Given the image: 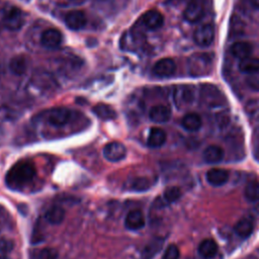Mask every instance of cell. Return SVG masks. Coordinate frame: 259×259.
I'll list each match as a JSON object with an SVG mask.
<instances>
[{
    "mask_svg": "<svg viewBox=\"0 0 259 259\" xmlns=\"http://www.w3.org/2000/svg\"><path fill=\"white\" fill-rule=\"evenodd\" d=\"M35 169L29 162H19L8 171L6 183L11 188L17 189L28 183L34 176Z\"/></svg>",
    "mask_w": 259,
    "mask_h": 259,
    "instance_id": "cell-1",
    "label": "cell"
},
{
    "mask_svg": "<svg viewBox=\"0 0 259 259\" xmlns=\"http://www.w3.org/2000/svg\"><path fill=\"white\" fill-rule=\"evenodd\" d=\"M213 64V55L209 53H195L188 58L187 70L191 76L207 75Z\"/></svg>",
    "mask_w": 259,
    "mask_h": 259,
    "instance_id": "cell-2",
    "label": "cell"
},
{
    "mask_svg": "<svg viewBox=\"0 0 259 259\" xmlns=\"http://www.w3.org/2000/svg\"><path fill=\"white\" fill-rule=\"evenodd\" d=\"M201 99L208 107H219L226 104V98L224 94L213 85L204 84L200 90Z\"/></svg>",
    "mask_w": 259,
    "mask_h": 259,
    "instance_id": "cell-3",
    "label": "cell"
},
{
    "mask_svg": "<svg viewBox=\"0 0 259 259\" xmlns=\"http://www.w3.org/2000/svg\"><path fill=\"white\" fill-rule=\"evenodd\" d=\"M173 100L177 108L189 106L194 100V90L191 86L180 85L173 91Z\"/></svg>",
    "mask_w": 259,
    "mask_h": 259,
    "instance_id": "cell-4",
    "label": "cell"
},
{
    "mask_svg": "<svg viewBox=\"0 0 259 259\" xmlns=\"http://www.w3.org/2000/svg\"><path fill=\"white\" fill-rule=\"evenodd\" d=\"M213 38H214V28L210 23H204L199 25L193 33V39L195 44L202 48L208 47L209 45H211Z\"/></svg>",
    "mask_w": 259,
    "mask_h": 259,
    "instance_id": "cell-5",
    "label": "cell"
},
{
    "mask_svg": "<svg viewBox=\"0 0 259 259\" xmlns=\"http://www.w3.org/2000/svg\"><path fill=\"white\" fill-rule=\"evenodd\" d=\"M103 156L109 162H118L124 159L126 155V148L119 142H111L104 146Z\"/></svg>",
    "mask_w": 259,
    "mask_h": 259,
    "instance_id": "cell-6",
    "label": "cell"
},
{
    "mask_svg": "<svg viewBox=\"0 0 259 259\" xmlns=\"http://www.w3.org/2000/svg\"><path fill=\"white\" fill-rule=\"evenodd\" d=\"M203 15L204 7L200 0H190L183 12L184 18L190 23L199 21L203 17Z\"/></svg>",
    "mask_w": 259,
    "mask_h": 259,
    "instance_id": "cell-7",
    "label": "cell"
},
{
    "mask_svg": "<svg viewBox=\"0 0 259 259\" xmlns=\"http://www.w3.org/2000/svg\"><path fill=\"white\" fill-rule=\"evenodd\" d=\"M71 117V111L65 107L53 108L47 113V120L50 124L61 126L66 124Z\"/></svg>",
    "mask_w": 259,
    "mask_h": 259,
    "instance_id": "cell-8",
    "label": "cell"
},
{
    "mask_svg": "<svg viewBox=\"0 0 259 259\" xmlns=\"http://www.w3.org/2000/svg\"><path fill=\"white\" fill-rule=\"evenodd\" d=\"M4 26L9 30H17L24 23V15L18 8H11L3 19Z\"/></svg>",
    "mask_w": 259,
    "mask_h": 259,
    "instance_id": "cell-9",
    "label": "cell"
},
{
    "mask_svg": "<svg viewBox=\"0 0 259 259\" xmlns=\"http://www.w3.org/2000/svg\"><path fill=\"white\" fill-rule=\"evenodd\" d=\"M176 64L170 58H164L155 63L153 67V73L160 78H167L175 73Z\"/></svg>",
    "mask_w": 259,
    "mask_h": 259,
    "instance_id": "cell-10",
    "label": "cell"
},
{
    "mask_svg": "<svg viewBox=\"0 0 259 259\" xmlns=\"http://www.w3.org/2000/svg\"><path fill=\"white\" fill-rule=\"evenodd\" d=\"M149 117L156 123L167 122L171 118V109L164 104H157L151 107Z\"/></svg>",
    "mask_w": 259,
    "mask_h": 259,
    "instance_id": "cell-11",
    "label": "cell"
},
{
    "mask_svg": "<svg viewBox=\"0 0 259 259\" xmlns=\"http://www.w3.org/2000/svg\"><path fill=\"white\" fill-rule=\"evenodd\" d=\"M40 42L47 49H55L62 42V33L56 28H49L42 32Z\"/></svg>",
    "mask_w": 259,
    "mask_h": 259,
    "instance_id": "cell-12",
    "label": "cell"
},
{
    "mask_svg": "<svg viewBox=\"0 0 259 259\" xmlns=\"http://www.w3.org/2000/svg\"><path fill=\"white\" fill-rule=\"evenodd\" d=\"M65 23L69 28L73 30H78L85 26L86 16L80 10H72L66 14Z\"/></svg>",
    "mask_w": 259,
    "mask_h": 259,
    "instance_id": "cell-13",
    "label": "cell"
},
{
    "mask_svg": "<svg viewBox=\"0 0 259 259\" xmlns=\"http://www.w3.org/2000/svg\"><path fill=\"white\" fill-rule=\"evenodd\" d=\"M124 226L126 229L137 231L145 226V218L140 209H133L127 212L124 219Z\"/></svg>",
    "mask_w": 259,
    "mask_h": 259,
    "instance_id": "cell-14",
    "label": "cell"
},
{
    "mask_svg": "<svg viewBox=\"0 0 259 259\" xmlns=\"http://www.w3.org/2000/svg\"><path fill=\"white\" fill-rule=\"evenodd\" d=\"M206 180L212 186H222L229 179V172L222 168H211L206 172Z\"/></svg>",
    "mask_w": 259,
    "mask_h": 259,
    "instance_id": "cell-15",
    "label": "cell"
},
{
    "mask_svg": "<svg viewBox=\"0 0 259 259\" xmlns=\"http://www.w3.org/2000/svg\"><path fill=\"white\" fill-rule=\"evenodd\" d=\"M164 239L160 237L153 238L142 250L141 259H154L155 256L162 250Z\"/></svg>",
    "mask_w": 259,
    "mask_h": 259,
    "instance_id": "cell-16",
    "label": "cell"
},
{
    "mask_svg": "<svg viewBox=\"0 0 259 259\" xmlns=\"http://www.w3.org/2000/svg\"><path fill=\"white\" fill-rule=\"evenodd\" d=\"M143 22L149 29H158L163 25L164 17L160 11L151 9L143 15Z\"/></svg>",
    "mask_w": 259,
    "mask_h": 259,
    "instance_id": "cell-17",
    "label": "cell"
},
{
    "mask_svg": "<svg viewBox=\"0 0 259 259\" xmlns=\"http://www.w3.org/2000/svg\"><path fill=\"white\" fill-rule=\"evenodd\" d=\"M224 150L217 145L207 146L202 152V158L207 164H218L224 159Z\"/></svg>",
    "mask_w": 259,
    "mask_h": 259,
    "instance_id": "cell-18",
    "label": "cell"
},
{
    "mask_svg": "<svg viewBox=\"0 0 259 259\" xmlns=\"http://www.w3.org/2000/svg\"><path fill=\"white\" fill-rule=\"evenodd\" d=\"M254 229V222L250 217H244L240 219L235 225V233L242 239L248 238Z\"/></svg>",
    "mask_w": 259,
    "mask_h": 259,
    "instance_id": "cell-19",
    "label": "cell"
},
{
    "mask_svg": "<svg viewBox=\"0 0 259 259\" xmlns=\"http://www.w3.org/2000/svg\"><path fill=\"white\" fill-rule=\"evenodd\" d=\"M166 139L167 136L165 131L160 127H152L149 132L147 143L151 148H160L165 144Z\"/></svg>",
    "mask_w": 259,
    "mask_h": 259,
    "instance_id": "cell-20",
    "label": "cell"
},
{
    "mask_svg": "<svg viewBox=\"0 0 259 259\" xmlns=\"http://www.w3.org/2000/svg\"><path fill=\"white\" fill-rule=\"evenodd\" d=\"M181 124L188 132H196L197 130L200 128L202 121L201 117L197 113L189 112L183 116Z\"/></svg>",
    "mask_w": 259,
    "mask_h": 259,
    "instance_id": "cell-21",
    "label": "cell"
},
{
    "mask_svg": "<svg viewBox=\"0 0 259 259\" xmlns=\"http://www.w3.org/2000/svg\"><path fill=\"white\" fill-rule=\"evenodd\" d=\"M230 51L234 57L242 60L251 55L252 46L247 41H237L232 45Z\"/></svg>",
    "mask_w": 259,
    "mask_h": 259,
    "instance_id": "cell-22",
    "label": "cell"
},
{
    "mask_svg": "<svg viewBox=\"0 0 259 259\" xmlns=\"http://www.w3.org/2000/svg\"><path fill=\"white\" fill-rule=\"evenodd\" d=\"M66 212L65 209L62 206L59 205H54L52 207H50L47 212H46V220L53 225H59L61 224L64 219H65Z\"/></svg>",
    "mask_w": 259,
    "mask_h": 259,
    "instance_id": "cell-23",
    "label": "cell"
},
{
    "mask_svg": "<svg viewBox=\"0 0 259 259\" xmlns=\"http://www.w3.org/2000/svg\"><path fill=\"white\" fill-rule=\"evenodd\" d=\"M218 252V244L212 239H205L198 246V253L204 258H211Z\"/></svg>",
    "mask_w": 259,
    "mask_h": 259,
    "instance_id": "cell-24",
    "label": "cell"
},
{
    "mask_svg": "<svg viewBox=\"0 0 259 259\" xmlns=\"http://www.w3.org/2000/svg\"><path fill=\"white\" fill-rule=\"evenodd\" d=\"M239 70L242 73H246V74L258 72L259 71V59L249 56L245 59L240 60Z\"/></svg>",
    "mask_w": 259,
    "mask_h": 259,
    "instance_id": "cell-25",
    "label": "cell"
},
{
    "mask_svg": "<svg viewBox=\"0 0 259 259\" xmlns=\"http://www.w3.org/2000/svg\"><path fill=\"white\" fill-rule=\"evenodd\" d=\"M58 255V251L51 247L33 249L29 252L30 259H57Z\"/></svg>",
    "mask_w": 259,
    "mask_h": 259,
    "instance_id": "cell-26",
    "label": "cell"
},
{
    "mask_svg": "<svg viewBox=\"0 0 259 259\" xmlns=\"http://www.w3.org/2000/svg\"><path fill=\"white\" fill-rule=\"evenodd\" d=\"M93 112L101 119L104 120H109V119H114L116 117V112L114 111V109L107 105V104H103V103H99L97 105H95L93 107Z\"/></svg>",
    "mask_w": 259,
    "mask_h": 259,
    "instance_id": "cell-27",
    "label": "cell"
},
{
    "mask_svg": "<svg viewBox=\"0 0 259 259\" xmlns=\"http://www.w3.org/2000/svg\"><path fill=\"white\" fill-rule=\"evenodd\" d=\"M245 198L252 203L259 202V182L250 181L246 184L244 189Z\"/></svg>",
    "mask_w": 259,
    "mask_h": 259,
    "instance_id": "cell-28",
    "label": "cell"
},
{
    "mask_svg": "<svg viewBox=\"0 0 259 259\" xmlns=\"http://www.w3.org/2000/svg\"><path fill=\"white\" fill-rule=\"evenodd\" d=\"M27 68L26 60L22 56H16L10 60L9 69L15 75H22L25 73Z\"/></svg>",
    "mask_w": 259,
    "mask_h": 259,
    "instance_id": "cell-29",
    "label": "cell"
},
{
    "mask_svg": "<svg viewBox=\"0 0 259 259\" xmlns=\"http://www.w3.org/2000/svg\"><path fill=\"white\" fill-rule=\"evenodd\" d=\"M181 197V190L177 186H169L165 189L163 193V199L167 203H172L177 201Z\"/></svg>",
    "mask_w": 259,
    "mask_h": 259,
    "instance_id": "cell-30",
    "label": "cell"
},
{
    "mask_svg": "<svg viewBox=\"0 0 259 259\" xmlns=\"http://www.w3.org/2000/svg\"><path fill=\"white\" fill-rule=\"evenodd\" d=\"M151 186V182L148 178L146 177H137L132 181V185L131 187L134 190L137 191H145L147 189H149Z\"/></svg>",
    "mask_w": 259,
    "mask_h": 259,
    "instance_id": "cell-31",
    "label": "cell"
},
{
    "mask_svg": "<svg viewBox=\"0 0 259 259\" xmlns=\"http://www.w3.org/2000/svg\"><path fill=\"white\" fill-rule=\"evenodd\" d=\"M245 82L250 89L254 91H259V71L248 74L245 79Z\"/></svg>",
    "mask_w": 259,
    "mask_h": 259,
    "instance_id": "cell-32",
    "label": "cell"
},
{
    "mask_svg": "<svg viewBox=\"0 0 259 259\" xmlns=\"http://www.w3.org/2000/svg\"><path fill=\"white\" fill-rule=\"evenodd\" d=\"M179 255H180V252H179L178 247L175 244H170L166 248V250L162 256V259H178Z\"/></svg>",
    "mask_w": 259,
    "mask_h": 259,
    "instance_id": "cell-33",
    "label": "cell"
},
{
    "mask_svg": "<svg viewBox=\"0 0 259 259\" xmlns=\"http://www.w3.org/2000/svg\"><path fill=\"white\" fill-rule=\"evenodd\" d=\"M13 249V242L8 238H0V253L6 254Z\"/></svg>",
    "mask_w": 259,
    "mask_h": 259,
    "instance_id": "cell-34",
    "label": "cell"
},
{
    "mask_svg": "<svg viewBox=\"0 0 259 259\" xmlns=\"http://www.w3.org/2000/svg\"><path fill=\"white\" fill-rule=\"evenodd\" d=\"M230 121V116L227 112H220L218 114V122L221 126H225L229 123Z\"/></svg>",
    "mask_w": 259,
    "mask_h": 259,
    "instance_id": "cell-35",
    "label": "cell"
},
{
    "mask_svg": "<svg viewBox=\"0 0 259 259\" xmlns=\"http://www.w3.org/2000/svg\"><path fill=\"white\" fill-rule=\"evenodd\" d=\"M253 153L255 158L259 161V135H257L254 139V143H253Z\"/></svg>",
    "mask_w": 259,
    "mask_h": 259,
    "instance_id": "cell-36",
    "label": "cell"
},
{
    "mask_svg": "<svg viewBox=\"0 0 259 259\" xmlns=\"http://www.w3.org/2000/svg\"><path fill=\"white\" fill-rule=\"evenodd\" d=\"M251 2V5L256 8V9H259V0H250Z\"/></svg>",
    "mask_w": 259,
    "mask_h": 259,
    "instance_id": "cell-37",
    "label": "cell"
},
{
    "mask_svg": "<svg viewBox=\"0 0 259 259\" xmlns=\"http://www.w3.org/2000/svg\"><path fill=\"white\" fill-rule=\"evenodd\" d=\"M0 259H9V258L5 255H0Z\"/></svg>",
    "mask_w": 259,
    "mask_h": 259,
    "instance_id": "cell-38",
    "label": "cell"
},
{
    "mask_svg": "<svg viewBox=\"0 0 259 259\" xmlns=\"http://www.w3.org/2000/svg\"><path fill=\"white\" fill-rule=\"evenodd\" d=\"M72 1H79V0H72Z\"/></svg>",
    "mask_w": 259,
    "mask_h": 259,
    "instance_id": "cell-39",
    "label": "cell"
}]
</instances>
